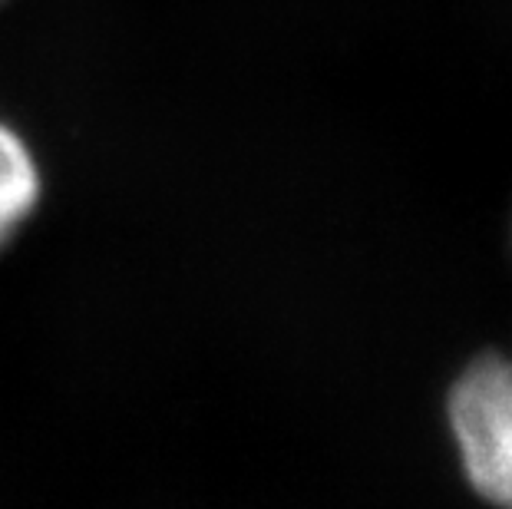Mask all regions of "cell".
Listing matches in <instances>:
<instances>
[{"instance_id": "obj_1", "label": "cell", "mask_w": 512, "mask_h": 509, "mask_svg": "<svg viewBox=\"0 0 512 509\" xmlns=\"http://www.w3.org/2000/svg\"><path fill=\"white\" fill-rule=\"evenodd\" d=\"M446 420L470 490L512 509V354L476 357L450 387Z\"/></svg>"}, {"instance_id": "obj_2", "label": "cell", "mask_w": 512, "mask_h": 509, "mask_svg": "<svg viewBox=\"0 0 512 509\" xmlns=\"http://www.w3.org/2000/svg\"><path fill=\"white\" fill-rule=\"evenodd\" d=\"M40 199V172L27 143L0 123V248L17 235Z\"/></svg>"}]
</instances>
